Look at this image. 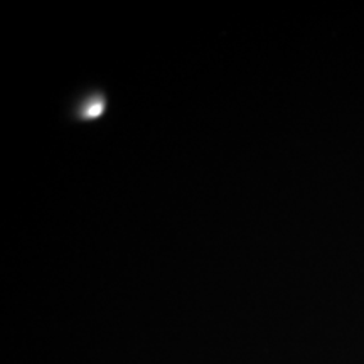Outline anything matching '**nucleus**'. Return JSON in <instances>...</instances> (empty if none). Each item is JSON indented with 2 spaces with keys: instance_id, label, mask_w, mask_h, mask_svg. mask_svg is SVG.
Segmentation results:
<instances>
[]
</instances>
